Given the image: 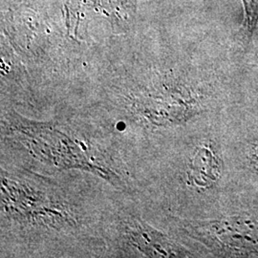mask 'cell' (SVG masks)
<instances>
[{"label": "cell", "mask_w": 258, "mask_h": 258, "mask_svg": "<svg viewBox=\"0 0 258 258\" xmlns=\"http://www.w3.org/2000/svg\"><path fill=\"white\" fill-rule=\"evenodd\" d=\"M244 6V20L240 28V37L249 44L258 24V0H242Z\"/></svg>", "instance_id": "277c9868"}, {"label": "cell", "mask_w": 258, "mask_h": 258, "mask_svg": "<svg viewBox=\"0 0 258 258\" xmlns=\"http://www.w3.org/2000/svg\"><path fill=\"white\" fill-rule=\"evenodd\" d=\"M219 174V163L210 148H200L191 160L188 178L199 186L212 184Z\"/></svg>", "instance_id": "3957f363"}, {"label": "cell", "mask_w": 258, "mask_h": 258, "mask_svg": "<svg viewBox=\"0 0 258 258\" xmlns=\"http://www.w3.org/2000/svg\"><path fill=\"white\" fill-rule=\"evenodd\" d=\"M122 236L126 245L147 257H177L184 256L186 251L161 231L148 223L136 218H128L121 224Z\"/></svg>", "instance_id": "7a4b0ae2"}, {"label": "cell", "mask_w": 258, "mask_h": 258, "mask_svg": "<svg viewBox=\"0 0 258 258\" xmlns=\"http://www.w3.org/2000/svg\"><path fill=\"white\" fill-rule=\"evenodd\" d=\"M256 155H257V157H258V146H257V148H256Z\"/></svg>", "instance_id": "5b68a950"}, {"label": "cell", "mask_w": 258, "mask_h": 258, "mask_svg": "<svg viewBox=\"0 0 258 258\" xmlns=\"http://www.w3.org/2000/svg\"><path fill=\"white\" fill-rule=\"evenodd\" d=\"M2 172V212L25 225L49 229L74 226L68 206L58 197L39 190L24 180Z\"/></svg>", "instance_id": "6da1fadb"}]
</instances>
